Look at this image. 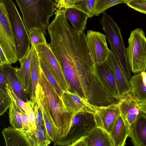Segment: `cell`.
<instances>
[{
  "label": "cell",
  "instance_id": "obj_30",
  "mask_svg": "<svg viewBox=\"0 0 146 146\" xmlns=\"http://www.w3.org/2000/svg\"><path fill=\"white\" fill-rule=\"evenodd\" d=\"M128 0H96L94 15L98 16L109 8L120 3H125Z\"/></svg>",
  "mask_w": 146,
  "mask_h": 146
},
{
  "label": "cell",
  "instance_id": "obj_26",
  "mask_svg": "<svg viewBox=\"0 0 146 146\" xmlns=\"http://www.w3.org/2000/svg\"><path fill=\"white\" fill-rule=\"evenodd\" d=\"M27 132L33 146H47L51 143L46 130L39 127H37L35 131L28 129Z\"/></svg>",
  "mask_w": 146,
  "mask_h": 146
},
{
  "label": "cell",
  "instance_id": "obj_33",
  "mask_svg": "<svg viewBox=\"0 0 146 146\" xmlns=\"http://www.w3.org/2000/svg\"><path fill=\"white\" fill-rule=\"evenodd\" d=\"M12 102V100L8 91H0V115H3L10 108Z\"/></svg>",
  "mask_w": 146,
  "mask_h": 146
},
{
  "label": "cell",
  "instance_id": "obj_32",
  "mask_svg": "<svg viewBox=\"0 0 146 146\" xmlns=\"http://www.w3.org/2000/svg\"><path fill=\"white\" fill-rule=\"evenodd\" d=\"M32 105L35 115L37 127H39L46 131L42 111L40 106L35 100L32 101Z\"/></svg>",
  "mask_w": 146,
  "mask_h": 146
},
{
  "label": "cell",
  "instance_id": "obj_38",
  "mask_svg": "<svg viewBox=\"0 0 146 146\" xmlns=\"http://www.w3.org/2000/svg\"><path fill=\"white\" fill-rule=\"evenodd\" d=\"M10 89L11 92L17 104L22 110L25 112L27 109L26 102H24L19 98L14 93L10 88Z\"/></svg>",
  "mask_w": 146,
  "mask_h": 146
},
{
  "label": "cell",
  "instance_id": "obj_5",
  "mask_svg": "<svg viewBox=\"0 0 146 146\" xmlns=\"http://www.w3.org/2000/svg\"><path fill=\"white\" fill-rule=\"evenodd\" d=\"M126 54L129 68L136 74L146 70V37L142 29L131 31Z\"/></svg>",
  "mask_w": 146,
  "mask_h": 146
},
{
  "label": "cell",
  "instance_id": "obj_27",
  "mask_svg": "<svg viewBox=\"0 0 146 146\" xmlns=\"http://www.w3.org/2000/svg\"><path fill=\"white\" fill-rule=\"evenodd\" d=\"M38 57L40 68L50 84L61 97L63 91L58 84L48 63L43 58L39 56Z\"/></svg>",
  "mask_w": 146,
  "mask_h": 146
},
{
  "label": "cell",
  "instance_id": "obj_36",
  "mask_svg": "<svg viewBox=\"0 0 146 146\" xmlns=\"http://www.w3.org/2000/svg\"><path fill=\"white\" fill-rule=\"evenodd\" d=\"M3 74L2 66H0V91L5 92L7 91V89L9 87Z\"/></svg>",
  "mask_w": 146,
  "mask_h": 146
},
{
  "label": "cell",
  "instance_id": "obj_11",
  "mask_svg": "<svg viewBox=\"0 0 146 146\" xmlns=\"http://www.w3.org/2000/svg\"><path fill=\"white\" fill-rule=\"evenodd\" d=\"M39 56L45 60L53 72L60 87L63 91H69V87L61 68L52 52L49 44L34 45Z\"/></svg>",
  "mask_w": 146,
  "mask_h": 146
},
{
  "label": "cell",
  "instance_id": "obj_6",
  "mask_svg": "<svg viewBox=\"0 0 146 146\" xmlns=\"http://www.w3.org/2000/svg\"><path fill=\"white\" fill-rule=\"evenodd\" d=\"M11 24L15 37L18 60L24 58L31 48L29 37L23 19L12 0H2Z\"/></svg>",
  "mask_w": 146,
  "mask_h": 146
},
{
  "label": "cell",
  "instance_id": "obj_29",
  "mask_svg": "<svg viewBox=\"0 0 146 146\" xmlns=\"http://www.w3.org/2000/svg\"><path fill=\"white\" fill-rule=\"evenodd\" d=\"M34 100L36 101L40 106L48 137L51 141L54 143L58 140V138L56 131L52 125L49 116L42 104L36 99Z\"/></svg>",
  "mask_w": 146,
  "mask_h": 146
},
{
  "label": "cell",
  "instance_id": "obj_15",
  "mask_svg": "<svg viewBox=\"0 0 146 146\" xmlns=\"http://www.w3.org/2000/svg\"><path fill=\"white\" fill-rule=\"evenodd\" d=\"M107 60L112 70L116 86L121 97L125 94L130 93L131 88L119 63L111 49Z\"/></svg>",
  "mask_w": 146,
  "mask_h": 146
},
{
  "label": "cell",
  "instance_id": "obj_9",
  "mask_svg": "<svg viewBox=\"0 0 146 146\" xmlns=\"http://www.w3.org/2000/svg\"><path fill=\"white\" fill-rule=\"evenodd\" d=\"M86 40L94 63L103 62L108 59L110 50L106 40V36L99 32L88 31Z\"/></svg>",
  "mask_w": 146,
  "mask_h": 146
},
{
  "label": "cell",
  "instance_id": "obj_7",
  "mask_svg": "<svg viewBox=\"0 0 146 146\" xmlns=\"http://www.w3.org/2000/svg\"><path fill=\"white\" fill-rule=\"evenodd\" d=\"M94 114L81 111L74 113L70 129L66 136L54 143V146H73L96 126Z\"/></svg>",
  "mask_w": 146,
  "mask_h": 146
},
{
  "label": "cell",
  "instance_id": "obj_28",
  "mask_svg": "<svg viewBox=\"0 0 146 146\" xmlns=\"http://www.w3.org/2000/svg\"><path fill=\"white\" fill-rule=\"evenodd\" d=\"M96 0H72L69 7H74L86 14L89 18L94 16ZM68 7V8H69Z\"/></svg>",
  "mask_w": 146,
  "mask_h": 146
},
{
  "label": "cell",
  "instance_id": "obj_2",
  "mask_svg": "<svg viewBox=\"0 0 146 146\" xmlns=\"http://www.w3.org/2000/svg\"><path fill=\"white\" fill-rule=\"evenodd\" d=\"M40 69L35 99L42 104L47 111L58 141L68 132L74 113L72 114L68 111L61 97L50 84L40 67Z\"/></svg>",
  "mask_w": 146,
  "mask_h": 146
},
{
  "label": "cell",
  "instance_id": "obj_23",
  "mask_svg": "<svg viewBox=\"0 0 146 146\" xmlns=\"http://www.w3.org/2000/svg\"><path fill=\"white\" fill-rule=\"evenodd\" d=\"M65 9L66 19L70 22L72 27L78 31L84 32L89 18L88 15L75 8L71 7Z\"/></svg>",
  "mask_w": 146,
  "mask_h": 146
},
{
  "label": "cell",
  "instance_id": "obj_31",
  "mask_svg": "<svg viewBox=\"0 0 146 146\" xmlns=\"http://www.w3.org/2000/svg\"><path fill=\"white\" fill-rule=\"evenodd\" d=\"M28 33L31 44H41L47 42L45 34L42 30L33 28L29 30Z\"/></svg>",
  "mask_w": 146,
  "mask_h": 146
},
{
  "label": "cell",
  "instance_id": "obj_39",
  "mask_svg": "<svg viewBox=\"0 0 146 146\" xmlns=\"http://www.w3.org/2000/svg\"><path fill=\"white\" fill-rule=\"evenodd\" d=\"M21 115L23 126V129L27 131L30 126V123L26 113L22 110Z\"/></svg>",
  "mask_w": 146,
  "mask_h": 146
},
{
  "label": "cell",
  "instance_id": "obj_8",
  "mask_svg": "<svg viewBox=\"0 0 146 146\" xmlns=\"http://www.w3.org/2000/svg\"><path fill=\"white\" fill-rule=\"evenodd\" d=\"M0 47L11 64L18 60L15 37L4 4L0 0Z\"/></svg>",
  "mask_w": 146,
  "mask_h": 146
},
{
  "label": "cell",
  "instance_id": "obj_4",
  "mask_svg": "<svg viewBox=\"0 0 146 146\" xmlns=\"http://www.w3.org/2000/svg\"><path fill=\"white\" fill-rule=\"evenodd\" d=\"M101 22L112 50L127 78L132 76L126 58L125 46L120 29L112 18L105 11L102 13Z\"/></svg>",
  "mask_w": 146,
  "mask_h": 146
},
{
  "label": "cell",
  "instance_id": "obj_21",
  "mask_svg": "<svg viewBox=\"0 0 146 146\" xmlns=\"http://www.w3.org/2000/svg\"><path fill=\"white\" fill-rule=\"evenodd\" d=\"M130 130L120 114L117 118L110 134L113 146H124Z\"/></svg>",
  "mask_w": 146,
  "mask_h": 146
},
{
  "label": "cell",
  "instance_id": "obj_1",
  "mask_svg": "<svg viewBox=\"0 0 146 146\" xmlns=\"http://www.w3.org/2000/svg\"><path fill=\"white\" fill-rule=\"evenodd\" d=\"M69 24L64 11L56 13L47 28L51 39L49 44L68 84L69 91L85 99L70 52L68 34Z\"/></svg>",
  "mask_w": 146,
  "mask_h": 146
},
{
  "label": "cell",
  "instance_id": "obj_35",
  "mask_svg": "<svg viewBox=\"0 0 146 146\" xmlns=\"http://www.w3.org/2000/svg\"><path fill=\"white\" fill-rule=\"evenodd\" d=\"M27 109L25 112L27 115L29 123V128L33 131L36 130L37 126L36 124L35 115L32 105V101L30 100L26 102Z\"/></svg>",
  "mask_w": 146,
  "mask_h": 146
},
{
  "label": "cell",
  "instance_id": "obj_13",
  "mask_svg": "<svg viewBox=\"0 0 146 146\" xmlns=\"http://www.w3.org/2000/svg\"><path fill=\"white\" fill-rule=\"evenodd\" d=\"M119 104L120 114L130 129L139 114V104L130 92L121 97Z\"/></svg>",
  "mask_w": 146,
  "mask_h": 146
},
{
  "label": "cell",
  "instance_id": "obj_19",
  "mask_svg": "<svg viewBox=\"0 0 146 146\" xmlns=\"http://www.w3.org/2000/svg\"><path fill=\"white\" fill-rule=\"evenodd\" d=\"M84 146H113L109 134L96 126L83 138Z\"/></svg>",
  "mask_w": 146,
  "mask_h": 146
},
{
  "label": "cell",
  "instance_id": "obj_16",
  "mask_svg": "<svg viewBox=\"0 0 146 146\" xmlns=\"http://www.w3.org/2000/svg\"><path fill=\"white\" fill-rule=\"evenodd\" d=\"M7 146H33L27 131L9 126L2 131Z\"/></svg>",
  "mask_w": 146,
  "mask_h": 146
},
{
  "label": "cell",
  "instance_id": "obj_20",
  "mask_svg": "<svg viewBox=\"0 0 146 146\" xmlns=\"http://www.w3.org/2000/svg\"><path fill=\"white\" fill-rule=\"evenodd\" d=\"M131 91L130 93L139 104H146V72L135 74L129 80Z\"/></svg>",
  "mask_w": 146,
  "mask_h": 146
},
{
  "label": "cell",
  "instance_id": "obj_22",
  "mask_svg": "<svg viewBox=\"0 0 146 146\" xmlns=\"http://www.w3.org/2000/svg\"><path fill=\"white\" fill-rule=\"evenodd\" d=\"M2 66L4 77L9 87L21 99L25 102L28 101L22 86L16 76L15 67L11 64Z\"/></svg>",
  "mask_w": 146,
  "mask_h": 146
},
{
  "label": "cell",
  "instance_id": "obj_37",
  "mask_svg": "<svg viewBox=\"0 0 146 146\" xmlns=\"http://www.w3.org/2000/svg\"><path fill=\"white\" fill-rule=\"evenodd\" d=\"M72 0H55V9L57 11L62 8H68Z\"/></svg>",
  "mask_w": 146,
  "mask_h": 146
},
{
  "label": "cell",
  "instance_id": "obj_34",
  "mask_svg": "<svg viewBox=\"0 0 146 146\" xmlns=\"http://www.w3.org/2000/svg\"><path fill=\"white\" fill-rule=\"evenodd\" d=\"M125 3L133 9L146 14V0H128Z\"/></svg>",
  "mask_w": 146,
  "mask_h": 146
},
{
  "label": "cell",
  "instance_id": "obj_12",
  "mask_svg": "<svg viewBox=\"0 0 146 146\" xmlns=\"http://www.w3.org/2000/svg\"><path fill=\"white\" fill-rule=\"evenodd\" d=\"M96 108V111L94 117L96 126L110 134L117 118L120 114L119 102L108 106Z\"/></svg>",
  "mask_w": 146,
  "mask_h": 146
},
{
  "label": "cell",
  "instance_id": "obj_10",
  "mask_svg": "<svg viewBox=\"0 0 146 146\" xmlns=\"http://www.w3.org/2000/svg\"><path fill=\"white\" fill-rule=\"evenodd\" d=\"M94 75L103 88L109 93L120 100L121 97L116 86L110 66L107 59L100 63H94Z\"/></svg>",
  "mask_w": 146,
  "mask_h": 146
},
{
  "label": "cell",
  "instance_id": "obj_18",
  "mask_svg": "<svg viewBox=\"0 0 146 146\" xmlns=\"http://www.w3.org/2000/svg\"><path fill=\"white\" fill-rule=\"evenodd\" d=\"M135 146H146V115L140 111L132 125L129 136Z\"/></svg>",
  "mask_w": 146,
  "mask_h": 146
},
{
  "label": "cell",
  "instance_id": "obj_25",
  "mask_svg": "<svg viewBox=\"0 0 146 146\" xmlns=\"http://www.w3.org/2000/svg\"><path fill=\"white\" fill-rule=\"evenodd\" d=\"M12 101L9 109V119L10 124L16 128L23 129L21 115L22 110L17 105L11 92L10 87L7 89Z\"/></svg>",
  "mask_w": 146,
  "mask_h": 146
},
{
  "label": "cell",
  "instance_id": "obj_24",
  "mask_svg": "<svg viewBox=\"0 0 146 146\" xmlns=\"http://www.w3.org/2000/svg\"><path fill=\"white\" fill-rule=\"evenodd\" d=\"M33 52L30 66V81L31 87V100L33 101L35 97V92L39 83L40 74V66L39 57L34 46L31 44Z\"/></svg>",
  "mask_w": 146,
  "mask_h": 146
},
{
  "label": "cell",
  "instance_id": "obj_3",
  "mask_svg": "<svg viewBox=\"0 0 146 146\" xmlns=\"http://www.w3.org/2000/svg\"><path fill=\"white\" fill-rule=\"evenodd\" d=\"M23 15V20L29 33L33 28L42 30L47 35L49 19L53 16L55 3L52 0H15Z\"/></svg>",
  "mask_w": 146,
  "mask_h": 146
},
{
  "label": "cell",
  "instance_id": "obj_14",
  "mask_svg": "<svg viewBox=\"0 0 146 146\" xmlns=\"http://www.w3.org/2000/svg\"><path fill=\"white\" fill-rule=\"evenodd\" d=\"M61 98L66 110L71 114L81 111L94 114L96 111V107L78 95L69 91H63Z\"/></svg>",
  "mask_w": 146,
  "mask_h": 146
},
{
  "label": "cell",
  "instance_id": "obj_41",
  "mask_svg": "<svg viewBox=\"0 0 146 146\" xmlns=\"http://www.w3.org/2000/svg\"><path fill=\"white\" fill-rule=\"evenodd\" d=\"M139 110L146 115V104H139Z\"/></svg>",
  "mask_w": 146,
  "mask_h": 146
},
{
  "label": "cell",
  "instance_id": "obj_17",
  "mask_svg": "<svg viewBox=\"0 0 146 146\" xmlns=\"http://www.w3.org/2000/svg\"><path fill=\"white\" fill-rule=\"evenodd\" d=\"M33 52L31 46L30 49L26 56L19 61L20 67H15L17 78L21 83L25 93L31 96V87L30 81V66Z\"/></svg>",
  "mask_w": 146,
  "mask_h": 146
},
{
  "label": "cell",
  "instance_id": "obj_40",
  "mask_svg": "<svg viewBox=\"0 0 146 146\" xmlns=\"http://www.w3.org/2000/svg\"><path fill=\"white\" fill-rule=\"evenodd\" d=\"M11 64L7 58L1 48L0 47V66Z\"/></svg>",
  "mask_w": 146,
  "mask_h": 146
}]
</instances>
